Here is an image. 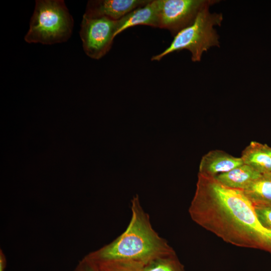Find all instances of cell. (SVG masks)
Listing matches in <instances>:
<instances>
[{"label":"cell","instance_id":"7a4b0ae2","mask_svg":"<svg viewBox=\"0 0 271 271\" xmlns=\"http://www.w3.org/2000/svg\"><path fill=\"white\" fill-rule=\"evenodd\" d=\"M131 217L125 230L111 242L86 256L95 261L124 260L144 264L159 256L175 253L153 228L138 196L131 201Z\"/></svg>","mask_w":271,"mask_h":271},{"label":"cell","instance_id":"ba28073f","mask_svg":"<svg viewBox=\"0 0 271 271\" xmlns=\"http://www.w3.org/2000/svg\"><path fill=\"white\" fill-rule=\"evenodd\" d=\"M140 25L159 28L158 0H150L146 5L134 9L116 21L115 36L129 28Z\"/></svg>","mask_w":271,"mask_h":271},{"label":"cell","instance_id":"6da1fadb","mask_svg":"<svg viewBox=\"0 0 271 271\" xmlns=\"http://www.w3.org/2000/svg\"><path fill=\"white\" fill-rule=\"evenodd\" d=\"M189 212L195 222L224 241L271 252L269 230L259 223L252 203L243 190L199 174Z\"/></svg>","mask_w":271,"mask_h":271},{"label":"cell","instance_id":"7c38bea8","mask_svg":"<svg viewBox=\"0 0 271 271\" xmlns=\"http://www.w3.org/2000/svg\"><path fill=\"white\" fill-rule=\"evenodd\" d=\"M261 144L251 142L242 153L243 164L261 174L271 173V158L262 149Z\"/></svg>","mask_w":271,"mask_h":271},{"label":"cell","instance_id":"8fae6325","mask_svg":"<svg viewBox=\"0 0 271 271\" xmlns=\"http://www.w3.org/2000/svg\"><path fill=\"white\" fill-rule=\"evenodd\" d=\"M243 191L253 205H271V173L261 174Z\"/></svg>","mask_w":271,"mask_h":271},{"label":"cell","instance_id":"9c48e42d","mask_svg":"<svg viewBox=\"0 0 271 271\" xmlns=\"http://www.w3.org/2000/svg\"><path fill=\"white\" fill-rule=\"evenodd\" d=\"M243 164L241 157H233L222 151L213 150L202 157L199 174L215 177Z\"/></svg>","mask_w":271,"mask_h":271},{"label":"cell","instance_id":"8992f818","mask_svg":"<svg viewBox=\"0 0 271 271\" xmlns=\"http://www.w3.org/2000/svg\"><path fill=\"white\" fill-rule=\"evenodd\" d=\"M116 31V21L83 15L79 34L85 54L93 59L103 57L111 48Z\"/></svg>","mask_w":271,"mask_h":271},{"label":"cell","instance_id":"3957f363","mask_svg":"<svg viewBox=\"0 0 271 271\" xmlns=\"http://www.w3.org/2000/svg\"><path fill=\"white\" fill-rule=\"evenodd\" d=\"M73 19L63 0H37L29 29L25 36L28 43L52 45L71 37Z\"/></svg>","mask_w":271,"mask_h":271},{"label":"cell","instance_id":"d6986e66","mask_svg":"<svg viewBox=\"0 0 271 271\" xmlns=\"http://www.w3.org/2000/svg\"><path fill=\"white\" fill-rule=\"evenodd\" d=\"M268 238H269V239L271 241V230H269V232H268Z\"/></svg>","mask_w":271,"mask_h":271},{"label":"cell","instance_id":"e0dca14e","mask_svg":"<svg viewBox=\"0 0 271 271\" xmlns=\"http://www.w3.org/2000/svg\"><path fill=\"white\" fill-rule=\"evenodd\" d=\"M6 258L3 252L1 250L0 252V271H4L6 266Z\"/></svg>","mask_w":271,"mask_h":271},{"label":"cell","instance_id":"2e32d148","mask_svg":"<svg viewBox=\"0 0 271 271\" xmlns=\"http://www.w3.org/2000/svg\"><path fill=\"white\" fill-rule=\"evenodd\" d=\"M74 271H102L97 263L86 255L82 258L76 266Z\"/></svg>","mask_w":271,"mask_h":271},{"label":"cell","instance_id":"30bf717a","mask_svg":"<svg viewBox=\"0 0 271 271\" xmlns=\"http://www.w3.org/2000/svg\"><path fill=\"white\" fill-rule=\"evenodd\" d=\"M261 175L250 166L243 164L214 178L225 186L243 190Z\"/></svg>","mask_w":271,"mask_h":271},{"label":"cell","instance_id":"4fadbf2b","mask_svg":"<svg viewBox=\"0 0 271 271\" xmlns=\"http://www.w3.org/2000/svg\"><path fill=\"white\" fill-rule=\"evenodd\" d=\"M143 271H186L176 253L155 258L144 264Z\"/></svg>","mask_w":271,"mask_h":271},{"label":"cell","instance_id":"5b68a950","mask_svg":"<svg viewBox=\"0 0 271 271\" xmlns=\"http://www.w3.org/2000/svg\"><path fill=\"white\" fill-rule=\"evenodd\" d=\"M216 0H158L159 28L169 30L174 37L190 26L204 7Z\"/></svg>","mask_w":271,"mask_h":271},{"label":"cell","instance_id":"9a60e30c","mask_svg":"<svg viewBox=\"0 0 271 271\" xmlns=\"http://www.w3.org/2000/svg\"><path fill=\"white\" fill-rule=\"evenodd\" d=\"M257 218L265 228L271 230V205H253Z\"/></svg>","mask_w":271,"mask_h":271},{"label":"cell","instance_id":"5bb4252c","mask_svg":"<svg viewBox=\"0 0 271 271\" xmlns=\"http://www.w3.org/2000/svg\"><path fill=\"white\" fill-rule=\"evenodd\" d=\"M95 261L102 271H143L144 265L140 262L124 260Z\"/></svg>","mask_w":271,"mask_h":271},{"label":"cell","instance_id":"277c9868","mask_svg":"<svg viewBox=\"0 0 271 271\" xmlns=\"http://www.w3.org/2000/svg\"><path fill=\"white\" fill-rule=\"evenodd\" d=\"M209 7L202 9L192 24L177 34L170 46L151 60L159 61L170 53L186 49L191 53L192 61L198 62L203 52L212 46L219 47V36L213 26H221L223 16L221 14L210 13Z\"/></svg>","mask_w":271,"mask_h":271},{"label":"cell","instance_id":"52a82bcc","mask_svg":"<svg viewBox=\"0 0 271 271\" xmlns=\"http://www.w3.org/2000/svg\"><path fill=\"white\" fill-rule=\"evenodd\" d=\"M150 0H91L88 1L84 16L104 17L118 21L128 13L148 4Z\"/></svg>","mask_w":271,"mask_h":271},{"label":"cell","instance_id":"ac0fdd59","mask_svg":"<svg viewBox=\"0 0 271 271\" xmlns=\"http://www.w3.org/2000/svg\"><path fill=\"white\" fill-rule=\"evenodd\" d=\"M261 145L263 151L271 158V147L266 144H261Z\"/></svg>","mask_w":271,"mask_h":271}]
</instances>
